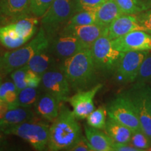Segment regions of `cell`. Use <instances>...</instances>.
Listing matches in <instances>:
<instances>
[{
  "instance_id": "cell-27",
  "label": "cell",
  "mask_w": 151,
  "mask_h": 151,
  "mask_svg": "<svg viewBox=\"0 0 151 151\" xmlns=\"http://www.w3.org/2000/svg\"><path fill=\"white\" fill-rule=\"evenodd\" d=\"M40 97V91L38 88L27 87L19 91L18 104L19 106L30 108L35 106Z\"/></svg>"
},
{
  "instance_id": "cell-22",
  "label": "cell",
  "mask_w": 151,
  "mask_h": 151,
  "mask_svg": "<svg viewBox=\"0 0 151 151\" xmlns=\"http://www.w3.org/2000/svg\"><path fill=\"white\" fill-rule=\"evenodd\" d=\"M104 129L114 143L130 142L132 130L110 117L106 120Z\"/></svg>"
},
{
  "instance_id": "cell-43",
  "label": "cell",
  "mask_w": 151,
  "mask_h": 151,
  "mask_svg": "<svg viewBox=\"0 0 151 151\" xmlns=\"http://www.w3.org/2000/svg\"><path fill=\"white\" fill-rule=\"evenodd\" d=\"M150 86H151V85H150Z\"/></svg>"
},
{
  "instance_id": "cell-29",
  "label": "cell",
  "mask_w": 151,
  "mask_h": 151,
  "mask_svg": "<svg viewBox=\"0 0 151 151\" xmlns=\"http://www.w3.org/2000/svg\"><path fill=\"white\" fill-rule=\"evenodd\" d=\"M136 83L151 85V51H148L141 64Z\"/></svg>"
},
{
  "instance_id": "cell-26",
  "label": "cell",
  "mask_w": 151,
  "mask_h": 151,
  "mask_svg": "<svg viewBox=\"0 0 151 151\" xmlns=\"http://www.w3.org/2000/svg\"><path fill=\"white\" fill-rule=\"evenodd\" d=\"M107 109L105 106H100L94 109L87 117V124L90 127L99 129H104L106 123Z\"/></svg>"
},
{
  "instance_id": "cell-6",
  "label": "cell",
  "mask_w": 151,
  "mask_h": 151,
  "mask_svg": "<svg viewBox=\"0 0 151 151\" xmlns=\"http://www.w3.org/2000/svg\"><path fill=\"white\" fill-rule=\"evenodd\" d=\"M90 49L97 73L111 74L115 72L122 52L113 47L107 34L98 38Z\"/></svg>"
},
{
  "instance_id": "cell-36",
  "label": "cell",
  "mask_w": 151,
  "mask_h": 151,
  "mask_svg": "<svg viewBox=\"0 0 151 151\" xmlns=\"http://www.w3.org/2000/svg\"><path fill=\"white\" fill-rule=\"evenodd\" d=\"M69 150L70 151H92V149L90 146L89 142L86 137L81 136L80 139L77 141Z\"/></svg>"
},
{
  "instance_id": "cell-21",
  "label": "cell",
  "mask_w": 151,
  "mask_h": 151,
  "mask_svg": "<svg viewBox=\"0 0 151 151\" xmlns=\"http://www.w3.org/2000/svg\"><path fill=\"white\" fill-rule=\"evenodd\" d=\"M55 59L48 49L46 48L33 56L26 65L32 71L42 76L45 72L55 67Z\"/></svg>"
},
{
  "instance_id": "cell-37",
  "label": "cell",
  "mask_w": 151,
  "mask_h": 151,
  "mask_svg": "<svg viewBox=\"0 0 151 151\" xmlns=\"http://www.w3.org/2000/svg\"><path fill=\"white\" fill-rule=\"evenodd\" d=\"M113 151H140L130 143H114Z\"/></svg>"
},
{
  "instance_id": "cell-10",
  "label": "cell",
  "mask_w": 151,
  "mask_h": 151,
  "mask_svg": "<svg viewBox=\"0 0 151 151\" xmlns=\"http://www.w3.org/2000/svg\"><path fill=\"white\" fill-rule=\"evenodd\" d=\"M86 48H88L76 37L62 31L49 40L48 48L56 59L62 61Z\"/></svg>"
},
{
  "instance_id": "cell-32",
  "label": "cell",
  "mask_w": 151,
  "mask_h": 151,
  "mask_svg": "<svg viewBox=\"0 0 151 151\" xmlns=\"http://www.w3.org/2000/svg\"><path fill=\"white\" fill-rule=\"evenodd\" d=\"M122 14L137 15L142 12L137 0H115Z\"/></svg>"
},
{
  "instance_id": "cell-34",
  "label": "cell",
  "mask_w": 151,
  "mask_h": 151,
  "mask_svg": "<svg viewBox=\"0 0 151 151\" xmlns=\"http://www.w3.org/2000/svg\"><path fill=\"white\" fill-rule=\"evenodd\" d=\"M136 16L143 30L151 35V9L143 11Z\"/></svg>"
},
{
  "instance_id": "cell-7",
  "label": "cell",
  "mask_w": 151,
  "mask_h": 151,
  "mask_svg": "<svg viewBox=\"0 0 151 151\" xmlns=\"http://www.w3.org/2000/svg\"><path fill=\"white\" fill-rule=\"evenodd\" d=\"M3 132L21 138L36 150L41 151L48 147L50 126L46 122L32 120L7 128Z\"/></svg>"
},
{
  "instance_id": "cell-13",
  "label": "cell",
  "mask_w": 151,
  "mask_h": 151,
  "mask_svg": "<svg viewBox=\"0 0 151 151\" xmlns=\"http://www.w3.org/2000/svg\"><path fill=\"white\" fill-rule=\"evenodd\" d=\"M102 87V84H96L89 89L76 92V93L68 99L77 120L86 118L95 109L94 99Z\"/></svg>"
},
{
  "instance_id": "cell-23",
  "label": "cell",
  "mask_w": 151,
  "mask_h": 151,
  "mask_svg": "<svg viewBox=\"0 0 151 151\" xmlns=\"http://www.w3.org/2000/svg\"><path fill=\"white\" fill-rule=\"evenodd\" d=\"M27 41L18 35L11 23L0 27V43L6 48H18Z\"/></svg>"
},
{
  "instance_id": "cell-2",
  "label": "cell",
  "mask_w": 151,
  "mask_h": 151,
  "mask_svg": "<svg viewBox=\"0 0 151 151\" xmlns=\"http://www.w3.org/2000/svg\"><path fill=\"white\" fill-rule=\"evenodd\" d=\"M82 136V131L73 111L61 105L58 118L50 126L48 150H69Z\"/></svg>"
},
{
  "instance_id": "cell-24",
  "label": "cell",
  "mask_w": 151,
  "mask_h": 151,
  "mask_svg": "<svg viewBox=\"0 0 151 151\" xmlns=\"http://www.w3.org/2000/svg\"><path fill=\"white\" fill-rule=\"evenodd\" d=\"M10 23L20 37L29 41L36 34L39 20L37 17L30 16V15H28Z\"/></svg>"
},
{
  "instance_id": "cell-5",
  "label": "cell",
  "mask_w": 151,
  "mask_h": 151,
  "mask_svg": "<svg viewBox=\"0 0 151 151\" xmlns=\"http://www.w3.org/2000/svg\"><path fill=\"white\" fill-rule=\"evenodd\" d=\"M124 93L135 109L141 129L151 142V86L135 82Z\"/></svg>"
},
{
  "instance_id": "cell-38",
  "label": "cell",
  "mask_w": 151,
  "mask_h": 151,
  "mask_svg": "<svg viewBox=\"0 0 151 151\" xmlns=\"http://www.w3.org/2000/svg\"><path fill=\"white\" fill-rule=\"evenodd\" d=\"M142 11L151 9V0H137Z\"/></svg>"
},
{
  "instance_id": "cell-41",
  "label": "cell",
  "mask_w": 151,
  "mask_h": 151,
  "mask_svg": "<svg viewBox=\"0 0 151 151\" xmlns=\"http://www.w3.org/2000/svg\"><path fill=\"white\" fill-rule=\"evenodd\" d=\"M147 150H148V151H151V143H150V146H149V147H148V148L147 149Z\"/></svg>"
},
{
  "instance_id": "cell-12",
  "label": "cell",
  "mask_w": 151,
  "mask_h": 151,
  "mask_svg": "<svg viewBox=\"0 0 151 151\" xmlns=\"http://www.w3.org/2000/svg\"><path fill=\"white\" fill-rule=\"evenodd\" d=\"M112 44L122 52L151 51V35L142 30H134L112 40Z\"/></svg>"
},
{
  "instance_id": "cell-39",
  "label": "cell",
  "mask_w": 151,
  "mask_h": 151,
  "mask_svg": "<svg viewBox=\"0 0 151 151\" xmlns=\"http://www.w3.org/2000/svg\"><path fill=\"white\" fill-rule=\"evenodd\" d=\"M9 109L8 105L5 102H4L2 100L0 99V119H1L4 116L6 113Z\"/></svg>"
},
{
  "instance_id": "cell-35",
  "label": "cell",
  "mask_w": 151,
  "mask_h": 151,
  "mask_svg": "<svg viewBox=\"0 0 151 151\" xmlns=\"http://www.w3.org/2000/svg\"><path fill=\"white\" fill-rule=\"evenodd\" d=\"M106 0H77L78 11L88 10L96 11L98 7Z\"/></svg>"
},
{
  "instance_id": "cell-33",
  "label": "cell",
  "mask_w": 151,
  "mask_h": 151,
  "mask_svg": "<svg viewBox=\"0 0 151 151\" xmlns=\"http://www.w3.org/2000/svg\"><path fill=\"white\" fill-rule=\"evenodd\" d=\"M53 1L54 0H31V14L37 18H41L45 14Z\"/></svg>"
},
{
  "instance_id": "cell-17",
  "label": "cell",
  "mask_w": 151,
  "mask_h": 151,
  "mask_svg": "<svg viewBox=\"0 0 151 151\" xmlns=\"http://www.w3.org/2000/svg\"><path fill=\"white\" fill-rule=\"evenodd\" d=\"M60 101L49 92L40 95L35 105V113L43 120L53 122L58 118L60 109Z\"/></svg>"
},
{
  "instance_id": "cell-3",
  "label": "cell",
  "mask_w": 151,
  "mask_h": 151,
  "mask_svg": "<svg viewBox=\"0 0 151 151\" xmlns=\"http://www.w3.org/2000/svg\"><path fill=\"white\" fill-rule=\"evenodd\" d=\"M49 39L45 30L41 27L34 39L24 46L5 52L0 56V74L7 76L17 69L25 66L33 56L48 48Z\"/></svg>"
},
{
  "instance_id": "cell-16",
  "label": "cell",
  "mask_w": 151,
  "mask_h": 151,
  "mask_svg": "<svg viewBox=\"0 0 151 151\" xmlns=\"http://www.w3.org/2000/svg\"><path fill=\"white\" fill-rule=\"evenodd\" d=\"M30 6L31 0H0V18L10 23L30 15Z\"/></svg>"
},
{
  "instance_id": "cell-4",
  "label": "cell",
  "mask_w": 151,
  "mask_h": 151,
  "mask_svg": "<svg viewBox=\"0 0 151 151\" xmlns=\"http://www.w3.org/2000/svg\"><path fill=\"white\" fill-rule=\"evenodd\" d=\"M78 11L77 0H54L41 17V27L49 40L58 35Z\"/></svg>"
},
{
  "instance_id": "cell-20",
  "label": "cell",
  "mask_w": 151,
  "mask_h": 151,
  "mask_svg": "<svg viewBox=\"0 0 151 151\" xmlns=\"http://www.w3.org/2000/svg\"><path fill=\"white\" fill-rule=\"evenodd\" d=\"M97 24L108 27L115 19L122 14L115 0H106L95 11Z\"/></svg>"
},
{
  "instance_id": "cell-18",
  "label": "cell",
  "mask_w": 151,
  "mask_h": 151,
  "mask_svg": "<svg viewBox=\"0 0 151 151\" xmlns=\"http://www.w3.org/2000/svg\"><path fill=\"white\" fill-rule=\"evenodd\" d=\"M36 115L35 111L28 107L18 106L9 109L4 116L0 119V132H3L9 127L34 120Z\"/></svg>"
},
{
  "instance_id": "cell-40",
  "label": "cell",
  "mask_w": 151,
  "mask_h": 151,
  "mask_svg": "<svg viewBox=\"0 0 151 151\" xmlns=\"http://www.w3.org/2000/svg\"><path fill=\"white\" fill-rule=\"evenodd\" d=\"M1 82H2V76L0 74V84L1 83Z\"/></svg>"
},
{
  "instance_id": "cell-31",
  "label": "cell",
  "mask_w": 151,
  "mask_h": 151,
  "mask_svg": "<svg viewBox=\"0 0 151 151\" xmlns=\"http://www.w3.org/2000/svg\"><path fill=\"white\" fill-rule=\"evenodd\" d=\"M130 143L140 151L147 150L150 145V141L142 129L132 131Z\"/></svg>"
},
{
  "instance_id": "cell-14",
  "label": "cell",
  "mask_w": 151,
  "mask_h": 151,
  "mask_svg": "<svg viewBox=\"0 0 151 151\" xmlns=\"http://www.w3.org/2000/svg\"><path fill=\"white\" fill-rule=\"evenodd\" d=\"M61 31L73 35L88 48H90L98 38L107 34V27L98 24L88 25L66 24Z\"/></svg>"
},
{
  "instance_id": "cell-19",
  "label": "cell",
  "mask_w": 151,
  "mask_h": 151,
  "mask_svg": "<svg viewBox=\"0 0 151 151\" xmlns=\"http://www.w3.org/2000/svg\"><path fill=\"white\" fill-rule=\"evenodd\" d=\"M85 134L92 151H113L114 142L106 132L86 125Z\"/></svg>"
},
{
  "instance_id": "cell-28",
  "label": "cell",
  "mask_w": 151,
  "mask_h": 151,
  "mask_svg": "<svg viewBox=\"0 0 151 151\" xmlns=\"http://www.w3.org/2000/svg\"><path fill=\"white\" fill-rule=\"evenodd\" d=\"M97 24L96 14L94 11L81 10L71 17L67 24L71 25H88Z\"/></svg>"
},
{
  "instance_id": "cell-1",
  "label": "cell",
  "mask_w": 151,
  "mask_h": 151,
  "mask_svg": "<svg viewBox=\"0 0 151 151\" xmlns=\"http://www.w3.org/2000/svg\"><path fill=\"white\" fill-rule=\"evenodd\" d=\"M59 68L67 78L71 89L75 92L89 89L94 86L97 71L90 48L83 49L62 60Z\"/></svg>"
},
{
  "instance_id": "cell-15",
  "label": "cell",
  "mask_w": 151,
  "mask_h": 151,
  "mask_svg": "<svg viewBox=\"0 0 151 151\" xmlns=\"http://www.w3.org/2000/svg\"><path fill=\"white\" fill-rule=\"evenodd\" d=\"M134 30L144 31L138 21L137 16L122 14L107 27V36L111 40H114Z\"/></svg>"
},
{
  "instance_id": "cell-8",
  "label": "cell",
  "mask_w": 151,
  "mask_h": 151,
  "mask_svg": "<svg viewBox=\"0 0 151 151\" xmlns=\"http://www.w3.org/2000/svg\"><path fill=\"white\" fill-rule=\"evenodd\" d=\"M106 109L109 117L129 127L132 131L142 129L135 109L124 92L110 101Z\"/></svg>"
},
{
  "instance_id": "cell-42",
  "label": "cell",
  "mask_w": 151,
  "mask_h": 151,
  "mask_svg": "<svg viewBox=\"0 0 151 151\" xmlns=\"http://www.w3.org/2000/svg\"><path fill=\"white\" fill-rule=\"evenodd\" d=\"M0 143H1V142H0Z\"/></svg>"
},
{
  "instance_id": "cell-30",
  "label": "cell",
  "mask_w": 151,
  "mask_h": 151,
  "mask_svg": "<svg viewBox=\"0 0 151 151\" xmlns=\"http://www.w3.org/2000/svg\"><path fill=\"white\" fill-rule=\"evenodd\" d=\"M29 70V68L25 65L11 73V78L19 91L28 87L27 80Z\"/></svg>"
},
{
  "instance_id": "cell-11",
  "label": "cell",
  "mask_w": 151,
  "mask_h": 151,
  "mask_svg": "<svg viewBox=\"0 0 151 151\" xmlns=\"http://www.w3.org/2000/svg\"><path fill=\"white\" fill-rule=\"evenodd\" d=\"M41 84L45 92L52 94L60 102L68 101L71 87L59 67H53L43 73Z\"/></svg>"
},
{
  "instance_id": "cell-25",
  "label": "cell",
  "mask_w": 151,
  "mask_h": 151,
  "mask_svg": "<svg viewBox=\"0 0 151 151\" xmlns=\"http://www.w3.org/2000/svg\"><path fill=\"white\" fill-rule=\"evenodd\" d=\"M19 90L13 81H6L0 84V99L8 105L9 109L19 106Z\"/></svg>"
},
{
  "instance_id": "cell-9",
  "label": "cell",
  "mask_w": 151,
  "mask_h": 151,
  "mask_svg": "<svg viewBox=\"0 0 151 151\" xmlns=\"http://www.w3.org/2000/svg\"><path fill=\"white\" fill-rule=\"evenodd\" d=\"M148 51H128L122 52L115 76L122 83L135 82L139 69Z\"/></svg>"
}]
</instances>
